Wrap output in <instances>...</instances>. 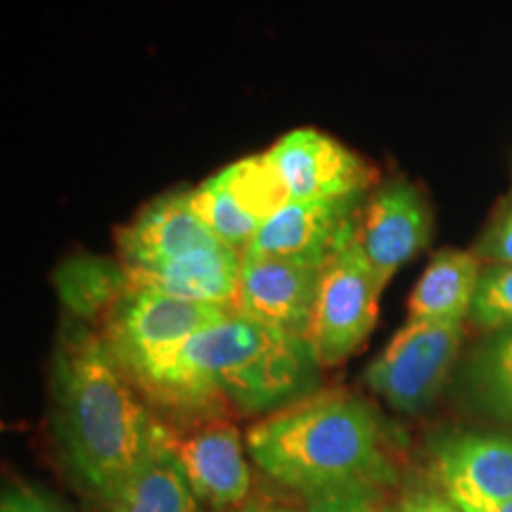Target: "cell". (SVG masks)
Returning a JSON list of instances; mask_svg holds the SVG:
<instances>
[{"mask_svg":"<svg viewBox=\"0 0 512 512\" xmlns=\"http://www.w3.org/2000/svg\"><path fill=\"white\" fill-rule=\"evenodd\" d=\"M382 290L358 240L325 266L309 335L320 366H339L363 347L377 323Z\"/></svg>","mask_w":512,"mask_h":512,"instance_id":"cell-6","label":"cell"},{"mask_svg":"<svg viewBox=\"0 0 512 512\" xmlns=\"http://www.w3.org/2000/svg\"><path fill=\"white\" fill-rule=\"evenodd\" d=\"M55 285L62 304L76 318H93L102 311L110 313L131 290L124 264L100 256H72L62 261L55 273Z\"/></svg>","mask_w":512,"mask_h":512,"instance_id":"cell-18","label":"cell"},{"mask_svg":"<svg viewBox=\"0 0 512 512\" xmlns=\"http://www.w3.org/2000/svg\"><path fill=\"white\" fill-rule=\"evenodd\" d=\"M432 209L413 181L394 176L370 192L358 226V247L387 287L396 271L427 247Z\"/></svg>","mask_w":512,"mask_h":512,"instance_id":"cell-9","label":"cell"},{"mask_svg":"<svg viewBox=\"0 0 512 512\" xmlns=\"http://www.w3.org/2000/svg\"><path fill=\"white\" fill-rule=\"evenodd\" d=\"M451 501V498H448ZM460 512H512V501H477V498H456L451 501Z\"/></svg>","mask_w":512,"mask_h":512,"instance_id":"cell-25","label":"cell"},{"mask_svg":"<svg viewBox=\"0 0 512 512\" xmlns=\"http://www.w3.org/2000/svg\"><path fill=\"white\" fill-rule=\"evenodd\" d=\"M53 422L69 467L107 501L162 441L174 439L152 415L105 337L74 325L53 366Z\"/></svg>","mask_w":512,"mask_h":512,"instance_id":"cell-2","label":"cell"},{"mask_svg":"<svg viewBox=\"0 0 512 512\" xmlns=\"http://www.w3.org/2000/svg\"><path fill=\"white\" fill-rule=\"evenodd\" d=\"M124 268L131 287L228 311H235L238 306L242 252L228 245L200 249L155 266Z\"/></svg>","mask_w":512,"mask_h":512,"instance_id":"cell-14","label":"cell"},{"mask_svg":"<svg viewBox=\"0 0 512 512\" xmlns=\"http://www.w3.org/2000/svg\"><path fill=\"white\" fill-rule=\"evenodd\" d=\"M214 178L221 185V190L233 200L245 214L259 221L261 226L271 219L278 209H283L290 202L283 181H280L275 169L264 155L245 157L233 162L226 169L219 171Z\"/></svg>","mask_w":512,"mask_h":512,"instance_id":"cell-19","label":"cell"},{"mask_svg":"<svg viewBox=\"0 0 512 512\" xmlns=\"http://www.w3.org/2000/svg\"><path fill=\"white\" fill-rule=\"evenodd\" d=\"M219 306L131 287L107 313L105 342L138 389L152 382L197 332L228 316Z\"/></svg>","mask_w":512,"mask_h":512,"instance_id":"cell-4","label":"cell"},{"mask_svg":"<svg viewBox=\"0 0 512 512\" xmlns=\"http://www.w3.org/2000/svg\"><path fill=\"white\" fill-rule=\"evenodd\" d=\"M110 512H197V496L190 489L176 458V437L155 446L133 475L107 498Z\"/></svg>","mask_w":512,"mask_h":512,"instance_id":"cell-16","label":"cell"},{"mask_svg":"<svg viewBox=\"0 0 512 512\" xmlns=\"http://www.w3.org/2000/svg\"><path fill=\"white\" fill-rule=\"evenodd\" d=\"M475 254L491 266L512 264V204L503 209V214L482 235Z\"/></svg>","mask_w":512,"mask_h":512,"instance_id":"cell-21","label":"cell"},{"mask_svg":"<svg viewBox=\"0 0 512 512\" xmlns=\"http://www.w3.org/2000/svg\"><path fill=\"white\" fill-rule=\"evenodd\" d=\"M434 475L446 498L512 501V437L460 432L434 446Z\"/></svg>","mask_w":512,"mask_h":512,"instance_id":"cell-13","label":"cell"},{"mask_svg":"<svg viewBox=\"0 0 512 512\" xmlns=\"http://www.w3.org/2000/svg\"><path fill=\"white\" fill-rule=\"evenodd\" d=\"M463 389L489 418L512 422V325L489 332L463 368Z\"/></svg>","mask_w":512,"mask_h":512,"instance_id":"cell-17","label":"cell"},{"mask_svg":"<svg viewBox=\"0 0 512 512\" xmlns=\"http://www.w3.org/2000/svg\"><path fill=\"white\" fill-rule=\"evenodd\" d=\"M366 197L330 202L290 200L259 228L242 254H264L325 268L351 245L361 226V202Z\"/></svg>","mask_w":512,"mask_h":512,"instance_id":"cell-8","label":"cell"},{"mask_svg":"<svg viewBox=\"0 0 512 512\" xmlns=\"http://www.w3.org/2000/svg\"><path fill=\"white\" fill-rule=\"evenodd\" d=\"M399 512H460L448 498H441L430 491H420V494L408 496L401 503Z\"/></svg>","mask_w":512,"mask_h":512,"instance_id":"cell-24","label":"cell"},{"mask_svg":"<svg viewBox=\"0 0 512 512\" xmlns=\"http://www.w3.org/2000/svg\"><path fill=\"white\" fill-rule=\"evenodd\" d=\"M325 268L264 254H242L235 311L290 335H311Z\"/></svg>","mask_w":512,"mask_h":512,"instance_id":"cell-10","label":"cell"},{"mask_svg":"<svg viewBox=\"0 0 512 512\" xmlns=\"http://www.w3.org/2000/svg\"><path fill=\"white\" fill-rule=\"evenodd\" d=\"M482 259L463 249H441L420 275L408 299V323L463 325L475 304Z\"/></svg>","mask_w":512,"mask_h":512,"instance_id":"cell-15","label":"cell"},{"mask_svg":"<svg viewBox=\"0 0 512 512\" xmlns=\"http://www.w3.org/2000/svg\"><path fill=\"white\" fill-rule=\"evenodd\" d=\"M228 512H280V510L264 508V505H245V508H235V510H228Z\"/></svg>","mask_w":512,"mask_h":512,"instance_id":"cell-26","label":"cell"},{"mask_svg":"<svg viewBox=\"0 0 512 512\" xmlns=\"http://www.w3.org/2000/svg\"><path fill=\"white\" fill-rule=\"evenodd\" d=\"M306 512H377L375 491L344 489L316 494L306 503Z\"/></svg>","mask_w":512,"mask_h":512,"instance_id":"cell-22","label":"cell"},{"mask_svg":"<svg viewBox=\"0 0 512 512\" xmlns=\"http://www.w3.org/2000/svg\"><path fill=\"white\" fill-rule=\"evenodd\" d=\"M249 456L306 498L389 484L394 465L380 413L349 392H316L264 415L247 432Z\"/></svg>","mask_w":512,"mask_h":512,"instance_id":"cell-3","label":"cell"},{"mask_svg":"<svg viewBox=\"0 0 512 512\" xmlns=\"http://www.w3.org/2000/svg\"><path fill=\"white\" fill-rule=\"evenodd\" d=\"M320 368L306 337L230 311L190 337L140 394L190 418L211 420L226 406L271 415L316 394Z\"/></svg>","mask_w":512,"mask_h":512,"instance_id":"cell-1","label":"cell"},{"mask_svg":"<svg viewBox=\"0 0 512 512\" xmlns=\"http://www.w3.org/2000/svg\"><path fill=\"white\" fill-rule=\"evenodd\" d=\"M181 463L197 501L211 508H238L252 489V475L242 446V434L226 420L211 418L185 437L176 439Z\"/></svg>","mask_w":512,"mask_h":512,"instance_id":"cell-12","label":"cell"},{"mask_svg":"<svg viewBox=\"0 0 512 512\" xmlns=\"http://www.w3.org/2000/svg\"><path fill=\"white\" fill-rule=\"evenodd\" d=\"M460 342L463 325L406 323L366 368V384L394 411L425 413L456 366Z\"/></svg>","mask_w":512,"mask_h":512,"instance_id":"cell-5","label":"cell"},{"mask_svg":"<svg viewBox=\"0 0 512 512\" xmlns=\"http://www.w3.org/2000/svg\"><path fill=\"white\" fill-rule=\"evenodd\" d=\"M266 157L294 202L366 197L377 178L373 164L313 128L285 133Z\"/></svg>","mask_w":512,"mask_h":512,"instance_id":"cell-7","label":"cell"},{"mask_svg":"<svg viewBox=\"0 0 512 512\" xmlns=\"http://www.w3.org/2000/svg\"><path fill=\"white\" fill-rule=\"evenodd\" d=\"M223 245L211 233L192 204V190H176L157 197L128 226L117 230L119 261L128 268L155 266Z\"/></svg>","mask_w":512,"mask_h":512,"instance_id":"cell-11","label":"cell"},{"mask_svg":"<svg viewBox=\"0 0 512 512\" xmlns=\"http://www.w3.org/2000/svg\"><path fill=\"white\" fill-rule=\"evenodd\" d=\"M470 320L486 332L512 325V264L484 268Z\"/></svg>","mask_w":512,"mask_h":512,"instance_id":"cell-20","label":"cell"},{"mask_svg":"<svg viewBox=\"0 0 512 512\" xmlns=\"http://www.w3.org/2000/svg\"><path fill=\"white\" fill-rule=\"evenodd\" d=\"M0 512H72L62 505L48 491L36 489V486H10L3 494Z\"/></svg>","mask_w":512,"mask_h":512,"instance_id":"cell-23","label":"cell"}]
</instances>
